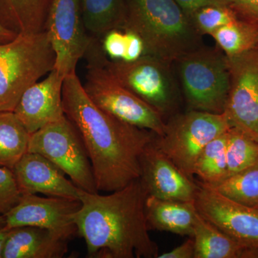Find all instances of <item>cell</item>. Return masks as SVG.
Returning a JSON list of instances; mask_svg holds the SVG:
<instances>
[{
  "instance_id": "obj_1",
  "label": "cell",
  "mask_w": 258,
  "mask_h": 258,
  "mask_svg": "<svg viewBox=\"0 0 258 258\" xmlns=\"http://www.w3.org/2000/svg\"><path fill=\"white\" fill-rule=\"evenodd\" d=\"M62 105L64 115L83 139L98 191L112 192L140 178L141 157L155 134L97 106L88 98L76 72L64 77Z\"/></svg>"
},
{
  "instance_id": "obj_2",
  "label": "cell",
  "mask_w": 258,
  "mask_h": 258,
  "mask_svg": "<svg viewBox=\"0 0 258 258\" xmlns=\"http://www.w3.org/2000/svg\"><path fill=\"white\" fill-rule=\"evenodd\" d=\"M147 196L139 179L106 195L81 190L76 224L90 257H158L146 217Z\"/></svg>"
},
{
  "instance_id": "obj_3",
  "label": "cell",
  "mask_w": 258,
  "mask_h": 258,
  "mask_svg": "<svg viewBox=\"0 0 258 258\" xmlns=\"http://www.w3.org/2000/svg\"><path fill=\"white\" fill-rule=\"evenodd\" d=\"M123 30L142 37L145 55L171 63L199 48L200 34L174 0H127Z\"/></svg>"
},
{
  "instance_id": "obj_4",
  "label": "cell",
  "mask_w": 258,
  "mask_h": 258,
  "mask_svg": "<svg viewBox=\"0 0 258 258\" xmlns=\"http://www.w3.org/2000/svg\"><path fill=\"white\" fill-rule=\"evenodd\" d=\"M105 54L95 37L86 52L88 64L83 88L88 98L103 111L125 123L164 135L163 115L120 84L103 63ZM84 56V57H85Z\"/></svg>"
},
{
  "instance_id": "obj_5",
  "label": "cell",
  "mask_w": 258,
  "mask_h": 258,
  "mask_svg": "<svg viewBox=\"0 0 258 258\" xmlns=\"http://www.w3.org/2000/svg\"><path fill=\"white\" fill-rule=\"evenodd\" d=\"M55 64L46 30L20 34L0 44V112L14 111L24 92L55 69Z\"/></svg>"
},
{
  "instance_id": "obj_6",
  "label": "cell",
  "mask_w": 258,
  "mask_h": 258,
  "mask_svg": "<svg viewBox=\"0 0 258 258\" xmlns=\"http://www.w3.org/2000/svg\"><path fill=\"white\" fill-rule=\"evenodd\" d=\"M231 128L225 113L195 111L174 118L154 144L183 173L192 179L194 168L203 149Z\"/></svg>"
},
{
  "instance_id": "obj_7",
  "label": "cell",
  "mask_w": 258,
  "mask_h": 258,
  "mask_svg": "<svg viewBox=\"0 0 258 258\" xmlns=\"http://www.w3.org/2000/svg\"><path fill=\"white\" fill-rule=\"evenodd\" d=\"M28 152L40 154L53 163L80 189L99 192L83 139L66 115L30 134Z\"/></svg>"
},
{
  "instance_id": "obj_8",
  "label": "cell",
  "mask_w": 258,
  "mask_h": 258,
  "mask_svg": "<svg viewBox=\"0 0 258 258\" xmlns=\"http://www.w3.org/2000/svg\"><path fill=\"white\" fill-rule=\"evenodd\" d=\"M178 61L180 79L190 106L197 111L224 113L230 87L226 55L198 48Z\"/></svg>"
},
{
  "instance_id": "obj_9",
  "label": "cell",
  "mask_w": 258,
  "mask_h": 258,
  "mask_svg": "<svg viewBox=\"0 0 258 258\" xmlns=\"http://www.w3.org/2000/svg\"><path fill=\"white\" fill-rule=\"evenodd\" d=\"M103 63L120 84L161 115L172 107L176 89L169 62L150 55L131 62L111 60L105 55Z\"/></svg>"
},
{
  "instance_id": "obj_10",
  "label": "cell",
  "mask_w": 258,
  "mask_h": 258,
  "mask_svg": "<svg viewBox=\"0 0 258 258\" xmlns=\"http://www.w3.org/2000/svg\"><path fill=\"white\" fill-rule=\"evenodd\" d=\"M83 23L81 0H52L46 30L55 54V69L64 77L76 72L92 37Z\"/></svg>"
},
{
  "instance_id": "obj_11",
  "label": "cell",
  "mask_w": 258,
  "mask_h": 258,
  "mask_svg": "<svg viewBox=\"0 0 258 258\" xmlns=\"http://www.w3.org/2000/svg\"><path fill=\"white\" fill-rule=\"evenodd\" d=\"M227 60L230 87L224 113L231 127L258 142V49Z\"/></svg>"
},
{
  "instance_id": "obj_12",
  "label": "cell",
  "mask_w": 258,
  "mask_h": 258,
  "mask_svg": "<svg viewBox=\"0 0 258 258\" xmlns=\"http://www.w3.org/2000/svg\"><path fill=\"white\" fill-rule=\"evenodd\" d=\"M81 205L80 200L23 195L18 205L4 215L5 226L40 227L69 240L78 235L76 217Z\"/></svg>"
},
{
  "instance_id": "obj_13",
  "label": "cell",
  "mask_w": 258,
  "mask_h": 258,
  "mask_svg": "<svg viewBox=\"0 0 258 258\" xmlns=\"http://www.w3.org/2000/svg\"><path fill=\"white\" fill-rule=\"evenodd\" d=\"M194 204L204 219L231 238L245 247L258 248V209L232 201L201 181Z\"/></svg>"
},
{
  "instance_id": "obj_14",
  "label": "cell",
  "mask_w": 258,
  "mask_h": 258,
  "mask_svg": "<svg viewBox=\"0 0 258 258\" xmlns=\"http://www.w3.org/2000/svg\"><path fill=\"white\" fill-rule=\"evenodd\" d=\"M153 142L145 148L140 159L139 179L146 192L161 200L194 203L198 184L185 175Z\"/></svg>"
},
{
  "instance_id": "obj_15",
  "label": "cell",
  "mask_w": 258,
  "mask_h": 258,
  "mask_svg": "<svg viewBox=\"0 0 258 258\" xmlns=\"http://www.w3.org/2000/svg\"><path fill=\"white\" fill-rule=\"evenodd\" d=\"M64 77L55 69L22 95L15 114L30 134L64 116L62 88Z\"/></svg>"
},
{
  "instance_id": "obj_16",
  "label": "cell",
  "mask_w": 258,
  "mask_h": 258,
  "mask_svg": "<svg viewBox=\"0 0 258 258\" xmlns=\"http://www.w3.org/2000/svg\"><path fill=\"white\" fill-rule=\"evenodd\" d=\"M22 195L43 194L80 200L81 189L53 163L37 153L27 152L13 169Z\"/></svg>"
},
{
  "instance_id": "obj_17",
  "label": "cell",
  "mask_w": 258,
  "mask_h": 258,
  "mask_svg": "<svg viewBox=\"0 0 258 258\" xmlns=\"http://www.w3.org/2000/svg\"><path fill=\"white\" fill-rule=\"evenodd\" d=\"M68 251V240L46 229L23 226L10 229L3 258H62Z\"/></svg>"
},
{
  "instance_id": "obj_18",
  "label": "cell",
  "mask_w": 258,
  "mask_h": 258,
  "mask_svg": "<svg viewBox=\"0 0 258 258\" xmlns=\"http://www.w3.org/2000/svg\"><path fill=\"white\" fill-rule=\"evenodd\" d=\"M145 210L149 230L192 237L198 214L194 203L161 200L148 195Z\"/></svg>"
},
{
  "instance_id": "obj_19",
  "label": "cell",
  "mask_w": 258,
  "mask_h": 258,
  "mask_svg": "<svg viewBox=\"0 0 258 258\" xmlns=\"http://www.w3.org/2000/svg\"><path fill=\"white\" fill-rule=\"evenodd\" d=\"M194 258H258V248L245 247L197 215L192 237Z\"/></svg>"
},
{
  "instance_id": "obj_20",
  "label": "cell",
  "mask_w": 258,
  "mask_h": 258,
  "mask_svg": "<svg viewBox=\"0 0 258 258\" xmlns=\"http://www.w3.org/2000/svg\"><path fill=\"white\" fill-rule=\"evenodd\" d=\"M52 0H0V24L17 35L45 31Z\"/></svg>"
},
{
  "instance_id": "obj_21",
  "label": "cell",
  "mask_w": 258,
  "mask_h": 258,
  "mask_svg": "<svg viewBox=\"0 0 258 258\" xmlns=\"http://www.w3.org/2000/svg\"><path fill=\"white\" fill-rule=\"evenodd\" d=\"M83 23L96 37L113 29H122L126 18L124 0H81Z\"/></svg>"
},
{
  "instance_id": "obj_22",
  "label": "cell",
  "mask_w": 258,
  "mask_h": 258,
  "mask_svg": "<svg viewBox=\"0 0 258 258\" xmlns=\"http://www.w3.org/2000/svg\"><path fill=\"white\" fill-rule=\"evenodd\" d=\"M30 137L14 112H0V166L13 169L28 152Z\"/></svg>"
},
{
  "instance_id": "obj_23",
  "label": "cell",
  "mask_w": 258,
  "mask_h": 258,
  "mask_svg": "<svg viewBox=\"0 0 258 258\" xmlns=\"http://www.w3.org/2000/svg\"><path fill=\"white\" fill-rule=\"evenodd\" d=\"M227 57L258 49V24L238 18L212 34Z\"/></svg>"
},
{
  "instance_id": "obj_24",
  "label": "cell",
  "mask_w": 258,
  "mask_h": 258,
  "mask_svg": "<svg viewBox=\"0 0 258 258\" xmlns=\"http://www.w3.org/2000/svg\"><path fill=\"white\" fill-rule=\"evenodd\" d=\"M227 132L211 141L203 149L195 164L194 175L199 176L204 184H215L228 176Z\"/></svg>"
},
{
  "instance_id": "obj_25",
  "label": "cell",
  "mask_w": 258,
  "mask_h": 258,
  "mask_svg": "<svg viewBox=\"0 0 258 258\" xmlns=\"http://www.w3.org/2000/svg\"><path fill=\"white\" fill-rule=\"evenodd\" d=\"M227 161L228 176L258 169L257 141L231 127L227 132Z\"/></svg>"
},
{
  "instance_id": "obj_26",
  "label": "cell",
  "mask_w": 258,
  "mask_h": 258,
  "mask_svg": "<svg viewBox=\"0 0 258 258\" xmlns=\"http://www.w3.org/2000/svg\"><path fill=\"white\" fill-rule=\"evenodd\" d=\"M204 184L232 201L258 209V169L234 174L215 184Z\"/></svg>"
},
{
  "instance_id": "obj_27",
  "label": "cell",
  "mask_w": 258,
  "mask_h": 258,
  "mask_svg": "<svg viewBox=\"0 0 258 258\" xmlns=\"http://www.w3.org/2000/svg\"><path fill=\"white\" fill-rule=\"evenodd\" d=\"M188 16L200 35H211L219 28L240 18L230 5H209L195 10Z\"/></svg>"
},
{
  "instance_id": "obj_28",
  "label": "cell",
  "mask_w": 258,
  "mask_h": 258,
  "mask_svg": "<svg viewBox=\"0 0 258 258\" xmlns=\"http://www.w3.org/2000/svg\"><path fill=\"white\" fill-rule=\"evenodd\" d=\"M22 196L13 169L0 166V215L14 208Z\"/></svg>"
},
{
  "instance_id": "obj_29",
  "label": "cell",
  "mask_w": 258,
  "mask_h": 258,
  "mask_svg": "<svg viewBox=\"0 0 258 258\" xmlns=\"http://www.w3.org/2000/svg\"><path fill=\"white\" fill-rule=\"evenodd\" d=\"M113 29L103 35L101 47L107 58L113 61H122L126 52V37L124 30Z\"/></svg>"
},
{
  "instance_id": "obj_30",
  "label": "cell",
  "mask_w": 258,
  "mask_h": 258,
  "mask_svg": "<svg viewBox=\"0 0 258 258\" xmlns=\"http://www.w3.org/2000/svg\"><path fill=\"white\" fill-rule=\"evenodd\" d=\"M126 37V52L123 62H131L138 60L146 54L143 40L138 34L130 30H123Z\"/></svg>"
},
{
  "instance_id": "obj_31",
  "label": "cell",
  "mask_w": 258,
  "mask_h": 258,
  "mask_svg": "<svg viewBox=\"0 0 258 258\" xmlns=\"http://www.w3.org/2000/svg\"><path fill=\"white\" fill-rule=\"evenodd\" d=\"M230 6L240 18L258 24V0H230Z\"/></svg>"
},
{
  "instance_id": "obj_32",
  "label": "cell",
  "mask_w": 258,
  "mask_h": 258,
  "mask_svg": "<svg viewBox=\"0 0 258 258\" xmlns=\"http://www.w3.org/2000/svg\"><path fill=\"white\" fill-rule=\"evenodd\" d=\"M195 246L193 237L167 252L159 254L158 258H194Z\"/></svg>"
},
{
  "instance_id": "obj_33",
  "label": "cell",
  "mask_w": 258,
  "mask_h": 258,
  "mask_svg": "<svg viewBox=\"0 0 258 258\" xmlns=\"http://www.w3.org/2000/svg\"><path fill=\"white\" fill-rule=\"evenodd\" d=\"M186 13H192L203 7L209 5H230V0H174Z\"/></svg>"
},
{
  "instance_id": "obj_34",
  "label": "cell",
  "mask_w": 258,
  "mask_h": 258,
  "mask_svg": "<svg viewBox=\"0 0 258 258\" xmlns=\"http://www.w3.org/2000/svg\"><path fill=\"white\" fill-rule=\"evenodd\" d=\"M15 32L10 31L0 24V44L5 43L14 40L18 36Z\"/></svg>"
},
{
  "instance_id": "obj_35",
  "label": "cell",
  "mask_w": 258,
  "mask_h": 258,
  "mask_svg": "<svg viewBox=\"0 0 258 258\" xmlns=\"http://www.w3.org/2000/svg\"><path fill=\"white\" fill-rule=\"evenodd\" d=\"M9 227L5 226L0 229V258H3V251H4L5 242H6L8 236L10 231Z\"/></svg>"
},
{
  "instance_id": "obj_36",
  "label": "cell",
  "mask_w": 258,
  "mask_h": 258,
  "mask_svg": "<svg viewBox=\"0 0 258 258\" xmlns=\"http://www.w3.org/2000/svg\"><path fill=\"white\" fill-rule=\"evenodd\" d=\"M5 226V220L4 216L0 215V229L3 228Z\"/></svg>"
}]
</instances>
